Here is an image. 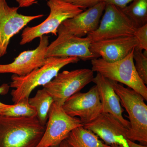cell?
<instances>
[{"label": "cell", "instance_id": "4316f807", "mask_svg": "<svg viewBox=\"0 0 147 147\" xmlns=\"http://www.w3.org/2000/svg\"><path fill=\"white\" fill-rule=\"evenodd\" d=\"M127 143H128V146L129 147H147V146L138 144L133 141H131L129 139L127 140Z\"/></svg>", "mask_w": 147, "mask_h": 147}, {"label": "cell", "instance_id": "ac0fdd59", "mask_svg": "<svg viewBox=\"0 0 147 147\" xmlns=\"http://www.w3.org/2000/svg\"><path fill=\"white\" fill-rule=\"evenodd\" d=\"M30 105L35 109L36 117L40 123L45 126L48 118L49 111L54 102L53 97L43 88L37 91L35 95L28 99Z\"/></svg>", "mask_w": 147, "mask_h": 147}, {"label": "cell", "instance_id": "8992f818", "mask_svg": "<svg viewBox=\"0 0 147 147\" xmlns=\"http://www.w3.org/2000/svg\"><path fill=\"white\" fill-rule=\"evenodd\" d=\"M94 73L92 69L87 68L64 70L58 73L43 88L52 96L54 102L62 106L69 98L92 82Z\"/></svg>", "mask_w": 147, "mask_h": 147}, {"label": "cell", "instance_id": "e0dca14e", "mask_svg": "<svg viewBox=\"0 0 147 147\" xmlns=\"http://www.w3.org/2000/svg\"><path fill=\"white\" fill-rule=\"evenodd\" d=\"M65 141L71 147H109L92 131L84 126L74 129L70 132Z\"/></svg>", "mask_w": 147, "mask_h": 147}, {"label": "cell", "instance_id": "5b68a950", "mask_svg": "<svg viewBox=\"0 0 147 147\" xmlns=\"http://www.w3.org/2000/svg\"><path fill=\"white\" fill-rule=\"evenodd\" d=\"M49 16L41 24L33 27H27L21 34L20 44L22 45L49 34L57 36L58 29L64 21L72 18L84 9L62 0H48Z\"/></svg>", "mask_w": 147, "mask_h": 147}, {"label": "cell", "instance_id": "7c38bea8", "mask_svg": "<svg viewBox=\"0 0 147 147\" xmlns=\"http://www.w3.org/2000/svg\"><path fill=\"white\" fill-rule=\"evenodd\" d=\"M39 38V45L36 49L22 52L11 63L0 64V74L11 73L24 76L44 65L47 61L49 38L45 35Z\"/></svg>", "mask_w": 147, "mask_h": 147}, {"label": "cell", "instance_id": "d4e9b609", "mask_svg": "<svg viewBox=\"0 0 147 147\" xmlns=\"http://www.w3.org/2000/svg\"><path fill=\"white\" fill-rule=\"evenodd\" d=\"M9 85L7 84H3L1 86H0V95L6 94L8 93L9 91ZM7 104H4L0 101V115H1L3 113L5 110V109Z\"/></svg>", "mask_w": 147, "mask_h": 147}, {"label": "cell", "instance_id": "603a6c76", "mask_svg": "<svg viewBox=\"0 0 147 147\" xmlns=\"http://www.w3.org/2000/svg\"><path fill=\"white\" fill-rule=\"evenodd\" d=\"M85 9L96 5L102 0H62Z\"/></svg>", "mask_w": 147, "mask_h": 147}, {"label": "cell", "instance_id": "7402d4cb", "mask_svg": "<svg viewBox=\"0 0 147 147\" xmlns=\"http://www.w3.org/2000/svg\"><path fill=\"white\" fill-rule=\"evenodd\" d=\"M134 36L138 42L137 47L142 50H144L147 52V24L137 28L134 32Z\"/></svg>", "mask_w": 147, "mask_h": 147}, {"label": "cell", "instance_id": "4fadbf2b", "mask_svg": "<svg viewBox=\"0 0 147 147\" xmlns=\"http://www.w3.org/2000/svg\"><path fill=\"white\" fill-rule=\"evenodd\" d=\"M105 5L104 2H100L74 17L65 20L58 28L57 35H69L83 38L94 31L99 26Z\"/></svg>", "mask_w": 147, "mask_h": 147}, {"label": "cell", "instance_id": "2e32d148", "mask_svg": "<svg viewBox=\"0 0 147 147\" xmlns=\"http://www.w3.org/2000/svg\"><path fill=\"white\" fill-rule=\"evenodd\" d=\"M92 82L97 87L102 106V113H109L118 120L127 128L130 127L129 121L123 117L124 110L120 99L110 80L97 73Z\"/></svg>", "mask_w": 147, "mask_h": 147}, {"label": "cell", "instance_id": "7a4b0ae2", "mask_svg": "<svg viewBox=\"0 0 147 147\" xmlns=\"http://www.w3.org/2000/svg\"><path fill=\"white\" fill-rule=\"evenodd\" d=\"M44 65L26 76L13 74L9 86L13 88L11 94L13 103L28 99L32 92L36 87L44 86L55 77L64 67L80 60L75 57L67 58L49 57Z\"/></svg>", "mask_w": 147, "mask_h": 147}, {"label": "cell", "instance_id": "5bb4252c", "mask_svg": "<svg viewBox=\"0 0 147 147\" xmlns=\"http://www.w3.org/2000/svg\"><path fill=\"white\" fill-rule=\"evenodd\" d=\"M84 126L92 131L106 144L129 147L127 143L128 129L111 114L102 113Z\"/></svg>", "mask_w": 147, "mask_h": 147}, {"label": "cell", "instance_id": "83f0119b", "mask_svg": "<svg viewBox=\"0 0 147 147\" xmlns=\"http://www.w3.org/2000/svg\"><path fill=\"white\" fill-rule=\"evenodd\" d=\"M56 147H71L65 140L61 142L59 146Z\"/></svg>", "mask_w": 147, "mask_h": 147}, {"label": "cell", "instance_id": "44dd1931", "mask_svg": "<svg viewBox=\"0 0 147 147\" xmlns=\"http://www.w3.org/2000/svg\"><path fill=\"white\" fill-rule=\"evenodd\" d=\"M139 47L134 48L133 59L134 67L138 75L146 85L147 84V57Z\"/></svg>", "mask_w": 147, "mask_h": 147}, {"label": "cell", "instance_id": "277c9868", "mask_svg": "<svg viewBox=\"0 0 147 147\" xmlns=\"http://www.w3.org/2000/svg\"><path fill=\"white\" fill-rule=\"evenodd\" d=\"M134 50L125 57L114 62H108L100 58L94 59L91 60L92 70L109 80L126 85L141 94L147 101L146 86L138 75L134 67Z\"/></svg>", "mask_w": 147, "mask_h": 147}, {"label": "cell", "instance_id": "52a82bcc", "mask_svg": "<svg viewBox=\"0 0 147 147\" xmlns=\"http://www.w3.org/2000/svg\"><path fill=\"white\" fill-rule=\"evenodd\" d=\"M137 28L121 9L106 4L96 30L86 37L91 43L103 40L133 36Z\"/></svg>", "mask_w": 147, "mask_h": 147}, {"label": "cell", "instance_id": "ba28073f", "mask_svg": "<svg viewBox=\"0 0 147 147\" xmlns=\"http://www.w3.org/2000/svg\"><path fill=\"white\" fill-rule=\"evenodd\" d=\"M84 125L80 119L69 115L61 105L54 102L49 111L44 134L36 147L57 146L72 130Z\"/></svg>", "mask_w": 147, "mask_h": 147}, {"label": "cell", "instance_id": "9a60e30c", "mask_svg": "<svg viewBox=\"0 0 147 147\" xmlns=\"http://www.w3.org/2000/svg\"><path fill=\"white\" fill-rule=\"evenodd\" d=\"M138 45L137 40L133 36L92 42L90 50L103 60L114 62L125 57Z\"/></svg>", "mask_w": 147, "mask_h": 147}, {"label": "cell", "instance_id": "6da1fadb", "mask_svg": "<svg viewBox=\"0 0 147 147\" xmlns=\"http://www.w3.org/2000/svg\"><path fill=\"white\" fill-rule=\"evenodd\" d=\"M45 129L36 117L0 115V147H36Z\"/></svg>", "mask_w": 147, "mask_h": 147}, {"label": "cell", "instance_id": "ffe728a7", "mask_svg": "<svg viewBox=\"0 0 147 147\" xmlns=\"http://www.w3.org/2000/svg\"><path fill=\"white\" fill-rule=\"evenodd\" d=\"M28 99L21 100L13 105H7L2 115L17 117H36L35 109L30 105Z\"/></svg>", "mask_w": 147, "mask_h": 147}, {"label": "cell", "instance_id": "484cf974", "mask_svg": "<svg viewBox=\"0 0 147 147\" xmlns=\"http://www.w3.org/2000/svg\"><path fill=\"white\" fill-rule=\"evenodd\" d=\"M19 7H29L36 3L38 0H16Z\"/></svg>", "mask_w": 147, "mask_h": 147}, {"label": "cell", "instance_id": "8fae6325", "mask_svg": "<svg viewBox=\"0 0 147 147\" xmlns=\"http://www.w3.org/2000/svg\"><path fill=\"white\" fill-rule=\"evenodd\" d=\"M47 47L46 58L75 57L86 61L98 58L91 52V42L86 37L69 35H58Z\"/></svg>", "mask_w": 147, "mask_h": 147}, {"label": "cell", "instance_id": "9c48e42d", "mask_svg": "<svg viewBox=\"0 0 147 147\" xmlns=\"http://www.w3.org/2000/svg\"><path fill=\"white\" fill-rule=\"evenodd\" d=\"M62 107L69 115L79 117L84 125L94 120L102 113L99 93L96 85L86 92H79L71 96Z\"/></svg>", "mask_w": 147, "mask_h": 147}, {"label": "cell", "instance_id": "d6986e66", "mask_svg": "<svg viewBox=\"0 0 147 147\" xmlns=\"http://www.w3.org/2000/svg\"><path fill=\"white\" fill-rule=\"evenodd\" d=\"M121 9L137 28L147 24V0H134Z\"/></svg>", "mask_w": 147, "mask_h": 147}, {"label": "cell", "instance_id": "cb8c5ba5", "mask_svg": "<svg viewBox=\"0 0 147 147\" xmlns=\"http://www.w3.org/2000/svg\"><path fill=\"white\" fill-rule=\"evenodd\" d=\"M134 0H102L106 4H110L122 9Z\"/></svg>", "mask_w": 147, "mask_h": 147}, {"label": "cell", "instance_id": "3957f363", "mask_svg": "<svg viewBox=\"0 0 147 147\" xmlns=\"http://www.w3.org/2000/svg\"><path fill=\"white\" fill-rule=\"evenodd\" d=\"M115 91L120 99L121 105L125 108L129 119L130 127L127 139L147 144V105L141 94L129 88L110 80Z\"/></svg>", "mask_w": 147, "mask_h": 147}, {"label": "cell", "instance_id": "30bf717a", "mask_svg": "<svg viewBox=\"0 0 147 147\" xmlns=\"http://www.w3.org/2000/svg\"><path fill=\"white\" fill-rule=\"evenodd\" d=\"M19 7L9 6L6 0H0V58L7 53L10 40L31 21L43 14L26 16L18 12Z\"/></svg>", "mask_w": 147, "mask_h": 147}, {"label": "cell", "instance_id": "f1b7e54d", "mask_svg": "<svg viewBox=\"0 0 147 147\" xmlns=\"http://www.w3.org/2000/svg\"><path fill=\"white\" fill-rule=\"evenodd\" d=\"M109 147H123L121 146H117V145H114V146H111Z\"/></svg>", "mask_w": 147, "mask_h": 147}]
</instances>
